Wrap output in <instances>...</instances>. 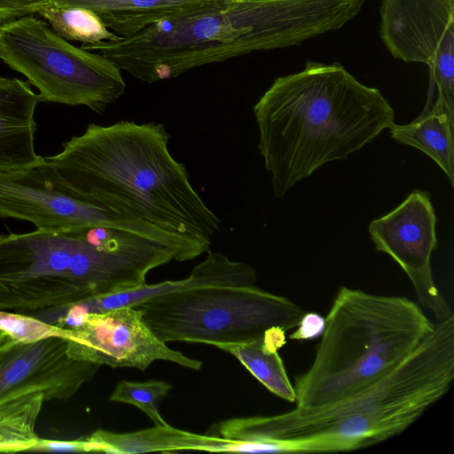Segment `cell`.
<instances>
[{
  "label": "cell",
  "mask_w": 454,
  "mask_h": 454,
  "mask_svg": "<svg viewBox=\"0 0 454 454\" xmlns=\"http://www.w3.org/2000/svg\"><path fill=\"white\" fill-rule=\"evenodd\" d=\"M39 102L28 82L0 77V172L28 168L44 160L34 143Z\"/></svg>",
  "instance_id": "14"
},
{
  "label": "cell",
  "mask_w": 454,
  "mask_h": 454,
  "mask_svg": "<svg viewBox=\"0 0 454 454\" xmlns=\"http://www.w3.org/2000/svg\"><path fill=\"white\" fill-rule=\"evenodd\" d=\"M161 123H90L48 160L98 204L208 247L221 221L168 148Z\"/></svg>",
  "instance_id": "1"
},
{
  "label": "cell",
  "mask_w": 454,
  "mask_h": 454,
  "mask_svg": "<svg viewBox=\"0 0 454 454\" xmlns=\"http://www.w3.org/2000/svg\"><path fill=\"white\" fill-rule=\"evenodd\" d=\"M434 325L406 297L340 287L312 364L295 378L296 407L326 406L365 388L404 360Z\"/></svg>",
  "instance_id": "5"
},
{
  "label": "cell",
  "mask_w": 454,
  "mask_h": 454,
  "mask_svg": "<svg viewBox=\"0 0 454 454\" xmlns=\"http://www.w3.org/2000/svg\"><path fill=\"white\" fill-rule=\"evenodd\" d=\"M80 323L68 327L70 356L111 367L146 370L156 360L200 370L202 362L169 348L134 307L82 312Z\"/></svg>",
  "instance_id": "11"
},
{
  "label": "cell",
  "mask_w": 454,
  "mask_h": 454,
  "mask_svg": "<svg viewBox=\"0 0 454 454\" xmlns=\"http://www.w3.org/2000/svg\"><path fill=\"white\" fill-rule=\"evenodd\" d=\"M35 450L85 451L84 440L59 441L41 438Z\"/></svg>",
  "instance_id": "25"
},
{
  "label": "cell",
  "mask_w": 454,
  "mask_h": 454,
  "mask_svg": "<svg viewBox=\"0 0 454 454\" xmlns=\"http://www.w3.org/2000/svg\"><path fill=\"white\" fill-rule=\"evenodd\" d=\"M0 217L27 221L40 231L122 230L164 247L176 261L191 250L186 239L98 204L71 185L46 158L28 168L0 172Z\"/></svg>",
  "instance_id": "10"
},
{
  "label": "cell",
  "mask_w": 454,
  "mask_h": 454,
  "mask_svg": "<svg viewBox=\"0 0 454 454\" xmlns=\"http://www.w3.org/2000/svg\"><path fill=\"white\" fill-rule=\"evenodd\" d=\"M354 16V0H236L81 48L152 83L253 51L300 44L341 28Z\"/></svg>",
  "instance_id": "2"
},
{
  "label": "cell",
  "mask_w": 454,
  "mask_h": 454,
  "mask_svg": "<svg viewBox=\"0 0 454 454\" xmlns=\"http://www.w3.org/2000/svg\"><path fill=\"white\" fill-rule=\"evenodd\" d=\"M45 0H0V23L35 13Z\"/></svg>",
  "instance_id": "24"
},
{
  "label": "cell",
  "mask_w": 454,
  "mask_h": 454,
  "mask_svg": "<svg viewBox=\"0 0 454 454\" xmlns=\"http://www.w3.org/2000/svg\"><path fill=\"white\" fill-rule=\"evenodd\" d=\"M436 216L427 192L414 190L395 209L372 220L369 233L378 251L388 254L410 278L418 299L438 321L453 316L433 278Z\"/></svg>",
  "instance_id": "12"
},
{
  "label": "cell",
  "mask_w": 454,
  "mask_h": 454,
  "mask_svg": "<svg viewBox=\"0 0 454 454\" xmlns=\"http://www.w3.org/2000/svg\"><path fill=\"white\" fill-rule=\"evenodd\" d=\"M325 318L316 312H305L297 329L289 335L293 340H307L317 338L325 329Z\"/></svg>",
  "instance_id": "23"
},
{
  "label": "cell",
  "mask_w": 454,
  "mask_h": 454,
  "mask_svg": "<svg viewBox=\"0 0 454 454\" xmlns=\"http://www.w3.org/2000/svg\"><path fill=\"white\" fill-rule=\"evenodd\" d=\"M233 442L218 436L202 435L168 424L129 433L98 429L84 439L85 451L144 453L178 450L227 451Z\"/></svg>",
  "instance_id": "17"
},
{
  "label": "cell",
  "mask_w": 454,
  "mask_h": 454,
  "mask_svg": "<svg viewBox=\"0 0 454 454\" xmlns=\"http://www.w3.org/2000/svg\"><path fill=\"white\" fill-rule=\"evenodd\" d=\"M388 129L393 139L434 160L454 187V113L440 98L411 123H393Z\"/></svg>",
  "instance_id": "18"
},
{
  "label": "cell",
  "mask_w": 454,
  "mask_h": 454,
  "mask_svg": "<svg viewBox=\"0 0 454 454\" xmlns=\"http://www.w3.org/2000/svg\"><path fill=\"white\" fill-rule=\"evenodd\" d=\"M444 1L447 4V5L449 6V8L451 11H454V0H444Z\"/></svg>",
  "instance_id": "26"
},
{
  "label": "cell",
  "mask_w": 454,
  "mask_h": 454,
  "mask_svg": "<svg viewBox=\"0 0 454 454\" xmlns=\"http://www.w3.org/2000/svg\"><path fill=\"white\" fill-rule=\"evenodd\" d=\"M172 388V385L163 380H121L114 387L109 400L134 405L145 412L155 426H164L168 423L161 417L159 407Z\"/></svg>",
  "instance_id": "21"
},
{
  "label": "cell",
  "mask_w": 454,
  "mask_h": 454,
  "mask_svg": "<svg viewBox=\"0 0 454 454\" xmlns=\"http://www.w3.org/2000/svg\"><path fill=\"white\" fill-rule=\"evenodd\" d=\"M203 262L196 265L191 275L182 280L146 285L118 294L87 301L81 305L90 308L88 312L103 311L121 307H132L158 295L192 287L207 286H254L256 274L248 264L231 261L228 256L208 250Z\"/></svg>",
  "instance_id": "16"
},
{
  "label": "cell",
  "mask_w": 454,
  "mask_h": 454,
  "mask_svg": "<svg viewBox=\"0 0 454 454\" xmlns=\"http://www.w3.org/2000/svg\"><path fill=\"white\" fill-rule=\"evenodd\" d=\"M216 348L235 356L268 390L295 403L296 394L278 349L265 337L239 344H219Z\"/></svg>",
  "instance_id": "19"
},
{
  "label": "cell",
  "mask_w": 454,
  "mask_h": 454,
  "mask_svg": "<svg viewBox=\"0 0 454 454\" xmlns=\"http://www.w3.org/2000/svg\"><path fill=\"white\" fill-rule=\"evenodd\" d=\"M0 329L12 338L23 341H37L49 337L67 338V327L51 325L35 317L14 311L0 310Z\"/></svg>",
  "instance_id": "22"
},
{
  "label": "cell",
  "mask_w": 454,
  "mask_h": 454,
  "mask_svg": "<svg viewBox=\"0 0 454 454\" xmlns=\"http://www.w3.org/2000/svg\"><path fill=\"white\" fill-rule=\"evenodd\" d=\"M133 239L101 226L0 234V310L74 307L101 297Z\"/></svg>",
  "instance_id": "6"
},
{
  "label": "cell",
  "mask_w": 454,
  "mask_h": 454,
  "mask_svg": "<svg viewBox=\"0 0 454 454\" xmlns=\"http://www.w3.org/2000/svg\"><path fill=\"white\" fill-rule=\"evenodd\" d=\"M380 35L394 58L430 68L454 42V11L444 0H382Z\"/></svg>",
  "instance_id": "13"
},
{
  "label": "cell",
  "mask_w": 454,
  "mask_h": 454,
  "mask_svg": "<svg viewBox=\"0 0 454 454\" xmlns=\"http://www.w3.org/2000/svg\"><path fill=\"white\" fill-rule=\"evenodd\" d=\"M0 59L26 76L43 102L102 114L126 88L111 59L71 44L35 13L0 23Z\"/></svg>",
  "instance_id": "8"
},
{
  "label": "cell",
  "mask_w": 454,
  "mask_h": 454,
  "mask_svg": "<svg viewBox=\"0 0 454 454\" xmlns=\"http://www.w3.org/2000/svg\"><path fill=\"white\" fill-rule=\"evenodd\" d=\"M234 1L236 0H45L39 7L87 8L97 13L109 30L121 37H128L163 19L212 10Z\"/></svg>",
  "instance_id": "15"
},
{
  "label": "cell",
  "mask_w": 454,
  "mask_h": 454,
  "mask_svg": "<svg viewBox=\"0 0 454 454\" xmlns=\"http://www.w3.org/2000/svg\"><path fill=\"white\" fill-rule=\"evenodd\" d=\"M100 366L70 356L66 338L23 342L0 329V453L35 450L44 403L72 398Z\"/></svg>",
  "instance_id": "9"
},
{
  "label": "cell",
  "mask_w": 454,
  "mask_h": 454,
  "mask_svg": "<svg viewBox=\"0 0 454 454\" xmlns=\"http://www.w3.org/2000/svg\"><path fill=\"white\" fill-rule=\"evenodd\" d=\"M164 342L217 346L265 337L274 328L288 331L305 311L290 300L254 286H207L177 290L132 306Z\"/></svg>",
  "instance_id": "7"
},
{
  "label": "cell",
  "mask_w": 454,
  "mask_h": 454,
  "mask_svg": "<svg viewBox=\"0 0 454 454\" xmlns=\"http://www.w3.org/2000/svg\"><path fill=\"white\" fill-rule=\"evenodd\" d=\"M60 36L83 44L115 41L121 36L109 30L97 13L80 6H41L35 12Z\"/></svg>",
  "instance_id": "20"
},
{
  "label": "cell",
  "mask_w": 454,
  "mask_h": 454,
  "mask_svg": "<svg viewBox=\"0 0 454 454\" xmlns=\"http://www.w3.org/2000/svg\"><path fill=\"white\" fill-rule=\"evenodd\" d=\"M258 149L275 197L324 164L345 160L394 123L381 92L340 63L307 61L278 77L254 106Z\"/></svg>",
  "instance_id": "3"
},
{
  "label": "cell",
  "mask_w": 454,
  "mask_h": 454,
  "mask_svg": "<svg viewBox=\"0 0 454 454\" xmlns=\"http://www.w3.org/2000/svg\"><path fill=\"white\" fill-rule=\"evenodd\" d=\"M454 379V315L396 367L356 394L326 406L272 416L234 418L220 437L239 442L328 438L340 451L370 447L399 434L449 390Z\"/></svg>",
  "instance_id": "4"
}]
</instances>
